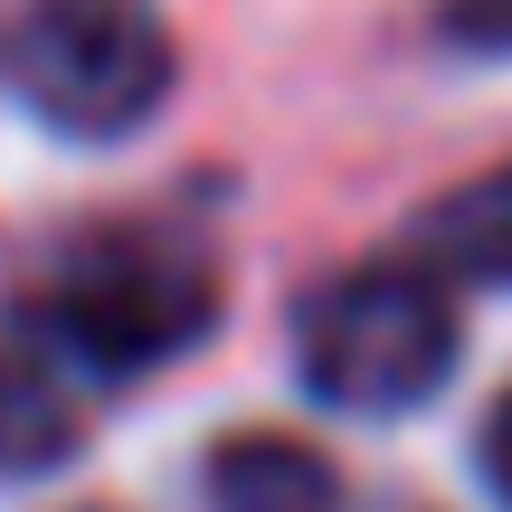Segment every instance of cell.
<instances>
[{"mask_svg":"<svg viewBox=\"0 0 512 512\" xmlns=\"http://www.w3.org/2000/svg\"><path fill=\"white\" fill-rule=\"evenodd\" d=\"M465 332L456 304L427 266H351L294 323V370L323 408L351 418H408L418 399H437L456 370Z\"/></svg>","mask_w":512,"mask_h":512,"instance_id":"6da1fadb","label":"cell"},{"mask_svg":"<svg viewBox=\"0 0 512 512\" xmlns=\"http://www.w3.org/2000/svg\"><path fill=\"white\" fill-rule=\"evenodd\" d=\"M38 323H48L57 351L124 380V370L190 351L219 323V266L190 238H162V228H105V238H76L57 256Z\"/></svg>","mask_w":512,"mask_h":512,"instance_id":"7a4b0ae2","label":"cell"},{"mask_svg":"<svg viewBox=\"0 0 512 512\" xmlns=\"http://www.w3.org/2000/svg\"><path fill=\"white\" fill-rule=\"evenodd\" d=\"M10 67L48 133L114 143V133L162 114L181 57H171V29L152 0H29Z\"/></svg>","mask_w":512,"mask_h":512,"instance_id":"3957f363","label":"cell"},{"mask_svg":"<svg viewBox=\"0 0 512 512\" xmlns=\"http://www.w3.org/2000/svg\"><path fill=\"white\" fill-rule=\"evenodd\" d=\"M209 512H342V475L332 456H313L304 437H275V427H247L209 456Z\"/></svg>","mask_w":512,"mask_h":512,"instance_id":"277c9868","label":"cell"},{"mask_svg":"<svg viewBox=\"0 0 512 512\" xmlns=\"http://www.w3.org/2000/svg\"><path fill=\"white\" fill-rule=\"evenodd\" d=\"M418 247H427V266H446V275L512 285V162L475 171L465 190H446V200L418 219Z\"/></svg>","mask_w":512,"mask_h":512,"instance_id":"5b68a950","label":"cell"},{"mask_svg":"<svg viewBox=\"0 0 512 512\" xmlns=\"http://www.w3.org/2000/svg\"><path fill=\"white\" fill-rule=\"evenodd\" d=\"M76 446V418L48 399V380L19 361H0V475H38Z\"/></svg>","mask_w":512,"mask_h":512,"instance_id":"8992f818","label":"cell"},{"mask_svg":"<svg viewBox=\"0 0 512 512\" xmlns=\"http://www.w3.org/2000/svg\"><path fill=\"white\" fill-rule=\"evenodd\" d=\"M446 38L475 57H512V0H446Z\"/></svg>","mask_w":512,"mask_h":512,"instance_id":"52a82bcc","label":"cell"},{"mask_svg":"<svg viewBox=\"0 0 512 512\" xmlns=\"http://www.w3.org/2000/svg\"><path fill=\"white\" fill-rule=\"evenodd\" d=\"M484 475H494V494L512 503V389H503L494 418H484Z\"/></svg>","mask_w":512,"mask_h":512,"instance_id":"ba28073f","label":"cell"}]
</instances>
